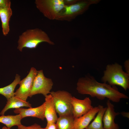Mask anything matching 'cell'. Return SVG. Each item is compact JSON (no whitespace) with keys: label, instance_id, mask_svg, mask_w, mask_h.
I'll use <instances>...</instances> for the list:
<instances>
[{"label":"cell","instance_id":"6da1fadb","mask_svg":"<svg viewBox=\"0 0 129 129\" xmlns=\"http://www.w3.org/2000/svg\"><path fill=\"white\" fill-rule=\"evenodd\" d=\"M76 90L82 94H88L100 100L107 98L110 101L119 102L122 99H128L126 95L119 91L115 86L98 82L93 77L87 76L80 78L77 83Z\"/></svg>","mask_w":129,"mask_h":129},{"label":"cell","instance_id":"7a4b0ae2","mask_svg":"<svg viewBox=\"0 0 129 129\" xmlns=\"http://www.w3.org/2000/svg\"><path fill=\"white\" fill-rule=\"evenodd\" d=\"M43 42L51 45L55 44L47 34L42 30L38 28L27 29L19 36L17 48L22 52L25 48H35Z\"/></svg>","mask_w":129,"mask_h":129},{"label":"cell","instance_id":"3957f363","mask_svg":"<svg viewBox=\"0 0 129 129\" xmlns=\"http://www.w3.org/2000/svg\"><path fill=\"white\" fill-rule=\"evenodd\" d=\"M102 80L104 83L107 82L112 86L118 85L125 91L129 88V74L124 72L122 66L115 63L108 64L104 72Z\"/></svg>","mask_w":129,"mask_h":129},{"label":"cell","instance_id":"277c9868","mask_svg":"<svg viewBox=\"0 0 129 129\" xmlns=\"http://www.w3.org/2000/svg\"><path fill=\"white\" fill-rule=\"evenodd\" d=\"M99 0H79L75 4L70 5H65L56 20L70 21L77 16L84 13L90 6L99 3Z\"/></svg>","mask_w":129,"mask_h":129},{"label":"cell","instance_id":"5b68a950","mask_svg":"<svg viewBox=\"0 0 129 129\" xmlns=\"http://www.w3.org/2000/svg\"><path fill=\"white\" fill-rule=\"evenodd\" d=\"M52 96L56 113L59 116L73 115L71 103L72 96L68 92L59 90L50 92Z\"/></svg>","mask_w":129,"mask_h":129},{"label":"cell","instance_id":"8992f818","mask_svg":"<svg viewBox=\"0 0 129 129\" xmlns=\"http://www.w3.org/2000/svg\"><path fill=\"white\" fill-rule=\"evenodd\" d=\"M36 7L45 17L56 20L65 5L64 0H36Z\"/></svg>","mask_w":129,"mask_h":129},{"label":"cell","instance_id":"52a82bcc","mask_svg":"<svg viewBox=\"0 0 129 129\" xmlns=\"http://www.w3.org/2000/svg\"><path fill=\"white\" fill-rule=\"evenodd\" d=\"M53 84L51 79L45 76L43 70L38 71L29 97L38 94H42L45 97L50 93Z\"/></svg>","mask_w":129,"mask_h":129},{"label":"cell","instance_id":"ba28073f","mask_svg":"<svg viewBox=\"0 0 129 129\" xmlns=\"http://www.w3.org/2000/svg\"><path fill=\"white\" fill-rule=\"evenodd\" d=\"M38 71L35 68L32 67L31 68L26 77L20 81L19 83V87L15 92V96L26 101L29 96Z\"/></svg>","mask_w":129,"mask_h":129},{"label":"cell","instance_id":"9c48e42d","mask_svg":"<svg viewBox=\"0 0 129 129\" xmlns=\"http://www.w3.org/2000/svg\"><path fill=\"white\" fill-rule=\"evenodd\" d=\"M71 103L73 108V115L74 118L81 117L94 107L91 105V100L87 97L81 100L72 96Z\"/></svg>","mask_w":129,"mask_h":129},{"label":"cell","instance_id":"30bf717a","mask_svg":"<svg viewBox=\"0 0 129 129\" xmlns=\"http://www.w3.org/2000/svg\"><path fill=\"white\" fill-rule=\"evenodd\" d=\"M107 105L106 109L102 119L103 129H119L118 124L115 123L114 119L120 113L115 111L114 105L108 100L107 102Z\"/></svg>","mask_w":129,"mask_h":129},{"label":"cell","instance_id":"8fae6325","mask_svg":"<svg viewBox=\"0 0 129 129\" xmlns=\"http://www.w3.org/2000/svg\"><path fill=\"white\" fill-rule=\"evenodd\" d=\"M45 103L44 102L38 107L35 108H16L14 110V113L20 114L22 118L27 117L37 118L43 120L45 117L44 115Z\"/></svg>","mask_w":129,"mask_h":129},{"label":"cell","instance_id":"7c38bea8","mask_svg":"<svg viewBox=\"0 0 129 129\" xmlns=\"http://www.w3.org/2000/svg\"><path fill=\"white\" fill-rule=\"evenodd\" d=\"M99 110L98 106L93 108L81 117L74 118V129H85L94 119Z\"/></svg>","mask_w":129,"mask_h":129},{"label":"cell","instance_id":"4fadbf2b","mask_svg":"<svg viewBox=\"0 0 129 129\" xmlns=\"http://www.w3.org/2000/svg\"><path fill=\"white\" fill-rule=\"evenodd\" d=\"M45 97V118L47 123H55L58 117L53 97L50 94Z\"/></svg>","mask_w":129,"mask_h":129},{"label":"cell","instance_id":"5bb4252c","mask_svg":"<svg viewBox=\"0 0 129 129\" xmlns=\"http://www.w3.org/2000/svg\"><path fill=\"white\" fill-rule=\"evenodd\" d=\"M12 13L11 6L0 8V18L2 24V32L4 36H6L9 32V22Z\"/></svg>","mask_w":129,"mask_h":129},{"label":"cell","instance_id":"9a60e30c","mask_svg":"<svg viewBox=\"0 0 129 129\" xmlns=\"http://www.w3.org/2000/svg\"><path fill=\"white\" fill-rule=\"evenodd\" d=\"M26 107L32 108L31 104L26 101L23 100L15 96L7 100L6 104L0 113V115H4L8 110L12 108H17Z\"/></svg>","mask_w":129,"mask_h":129},{"label":"cell","instance_id":"2e32d148","mask_svg":"<svg viewBox=\"0 0 129 129\" xmlns=\"http://www.w3.org/2000/svg\"><path fill=\"white\" fill-rule=\"evenodd\" d=\"M73 115L59 116L56 122L57 129H74Z\"/></svg>","mask_w":129,"mask_h":129},{"label":"cell","instance_id":"e0dca14e","mask_svg":"<svg viewBox=\"0 0 129 129\" xmlns=\"http://www.w3.org/2000/svg\"><path fill=\"white\" fill-rule=\"evenodd\" d=\"M99 110L92 122L85 129H103L102 119L106 107L102 105L98 106Z\"/></svg>","mask_w":129,"mask_h":129},{"label":"cell","instance_id":"ac0fdd59","mask_svg":"<svg viewBox=\"0 0 129 129\" xmlns=\"http://www.w3.org/2000/svg\"><path fill=\"white\" fill-rule=\"evenodd\" d=\"M20 76L16 74L15 79L10 85L5 87L0 88V94L5 97L7 100L15 96L14 90L17 86L21 81Z\"/></svg>","mask_w":129,"mask_h":129},{"label":"cell","instance_id":"d6986e66","mask_svg":"<svg viewBox=\"0 0 129 129\" xmlns=\"http://www.w3.org/2000/svg\"><path fill=\"white\" fill-rule=\"evenodd\" d=\"M22 119L19 114L15 115H1L0 116V123L4 124L7 127L10 129L13 126H17L21 124Z\"/></svg>","mask_w":129,"mask_h":129},{"label":"cell","instance_id":"ffe728a7","mask_svg":"<svg viewBox=\"0 0 129 129\" xmlns=\"http://www.w3.org/2000/svg\"><path fill=\"white\" fill-rule=\"evenodd\" d=\"M18 129H44L40 125L35 123L30 126H26L22 124L17 126Z\"/></svg>","mask_w":129,"mask_h":129},{"label":"cell","instance_id":"44dd1931","mask_svg":"<svg viewBox=\"0 0 129 129\" xmlns=\"http://www.w3.org/2000/svg\"><path fill=\"white\" fill-rule=\"evenodd\" d=\"M11 1L9 0H0V8H4L11 6Z\"/></svg>","mask_w":129,"mask_h":129},{"label":"cell","instance_id":"7402d4cb","mask_svg":"<svg viewBox=\"0 0 129 129\" xmlns=\"http://www.w3.org/2000/svg\"><path fill=\"white\" fill-rule=\"evenodd\" d=\"M44 129H57L55 123H47L46 127Z\"/></svg>","mask_w":129,"mask_h":129},{"label":"cell","instance_id":"603a6c76","mask_svg":"<svg viewBox=\"0 0 129 129\" xmlns=\"http://www.w3.org/2000/svg\"><path fill=\"white\" fill-rule=\"evenodd\" d=\"M79 0H64V4L65 5H70L74 4Z\"/></svg>","mask_w":129,"mask_h":129},{"label":"cell","instance_id":"cb8c5ba5","mask_svg":"<svg viewBox=\"0 0 129 129\" xmlns=\"http://www.w3.org/2000/svg\"><path fill=\"white\" fill-rule=\"evenodd\" d=\"M124 66L125 68L126 72L129 74V60H126L124 63Z\"/></svg>","mask_w":129,"mask_h":129},{"label":"cell","instance_id":"d4e9b609","mask_svg":"<svg viewBox=\"0 0 129 129\" xmlns=\"http://www.w3.org/2000/svg\"><path fill=\"white\" fill-rule=\"evenodd\" d=\"M121 115L123 117L129 118V113L124 112H122L121 113Z\"/></svg>","mask_w":129,"mask_h":129},{"label":"cell","instance_id":"484cf974","mask_svg":"<svg viewBox=\"0 0 129 129\" xmlns=\"http://www.w3.org/2000/svg\"><path fill=\"white\" fill-rule=\"evenodd\" d=\"M2 129H10L7 128L6 126H4L3 127Z\"/></svg>","mask_w":129,"mask_h":129},{"label":"cell","instance_id":"4316f807","mask_svg":"<svg viewBox=\"0 0 129 129\" xmlns=\"http://www.w3.org/2000/svg\"></svg>","mask_w":129,"mask_h":129}]
</instances>
